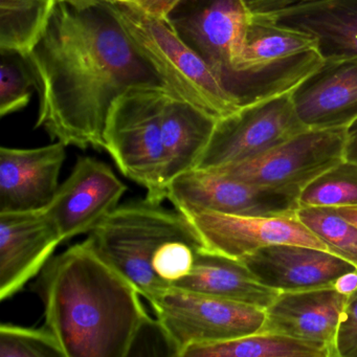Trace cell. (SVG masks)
I'll return each instance as SVG.
<instances>
[{"label": "cell", "mask_w": 357, "mask_h": 357, "mask_svg": "<svg viewBox=\"0 0 357 357\" xmlns=\"http://www.w3.org/2000/svg\"><path fill=\"white\" fill-rule=\"evenodd\" d=\"M24 59L38 93L35 128L80 149L105 150L110 108L129 87L162 85L105 0H56Z\"/></svg>", "instance_id": "6da1fadb"}, {"label": "cell", "mask_w": 357, "mask_h": 357, "mask_svg": "<svg viewBox=\"0 0 357 357\" xmlns=\"http://www.w3.org/2000/svg\"><path fill=\"white\" fill-rule=\"evenodd\" d=\"M36 291L66 357H128L149 315L135 286L89 239L54 257Z\"/></svg>", "instance_id": "7a4b0ae2"}, {"label": "cell", "mask_w": 357, "mask_h": 357, "mask_svg": "<svg viewBox=\"0 0 357 357\" xmlns=\"http://www.w3.org/2000/svg\"><path fill=\"white\" fill-rule=\"evenodd\" d=\"M89 234L98 254L148 302L187 277L206 248L185 214L147 199L116 206Z\"/></svg>", "instance_id": "3957f363"}, {"label": "cell", "mask_w": 357, "mask_h": 357, "mask_svg": "<svg viewBox=\"0 0 357 357\" xmlns=\"http://www.w3.org/2000/svg\"><path fill=\"white\" fill-rule=\"evenodd\" d=\"M142 57L175 97L216 119L241 108L222 79L175 30L170 20L148 15L128 3L105 0Z\"/></svg>", "instance_id": "277c9868"}, {"label": "cell", "mask_w": 357, "mask_h": 357, "mask_svg": "<svg viewBox=\"0 0 357 357\" xmlns=\"http://www.w3.org/2000/svg\"><path fill=\"white\" fill-rule=\"evenodd\" d=\"M323 61L314 37L252 15L227 89L243 107L290 93Z\"/></svg>", "instance_id": "5b68a950"}, {"label": "cell", "mask_w": 357, "mask_h": 357, "mask_svg": "<svg viewBox=\"0 0 357 357\" xmlns=\"http://www.w3.org/2000/svg\"><path fill=\"white\" fill-rule=\"evenodd\" d=\"M170 91L164 85L129 87L110 108L106 122L105 150L123 175L147 191L146 199H167L162 116Z\"/></svg>", "instance_id": "8992f818"}, {"label": "cell", "mask_w": 357, "mask_h": 357, "mask_svg": "<svg viewBox=\"0 0 357 357\" xmlns=\"http://www.w3.org/2000/svg\"><path fill=\"white\" fill-rule=\"evenodd\" d=\"M149 303L177 357L196 344L258 333L266 321V312L261 307L181 288H170Z\"/></svg>", "instance_id": "52a82bcc"}, {"label": "cell", "mask_w": 357, "mask_h": 357, "mask_svg": "<svg viewBox=\"0 0 357 357\" xmlns=\"http://www.w3.org/2000/svg\"><path fill=\"white\" fill-rule=\"evenodd\" d=\"M346 129H307L256 158L213 171L298 197L313 179L344 160Z\"/></svg>", "instance_id": "ba28073f"}, {"label": "cell", "mask_w": 357, "mask_h": 357, "mask_svg": "<svg viewBox=\"0 0 357 357\" xmlns=\"http://www.w3.org/2000/svg\"><path fill=\"white\" fill-rule=\"evenodd\" d=\"M305 130L290 93L243 106L217 120L195 169L215 170L250 160Z\"/></svg>", "instance_id": "9c48e42d"}, {"label": "cell", "mask_w": 357, "mask_h": 357, "mask_svg": "<svg viewBox=\"0 0 357 357\" xmlns=\"http://www.w3.org/2000/svg\"><path fill=\"white\" fill-rule=\"evenodd\" d=\"M167 199L183 214L210 211L236 216H269L294 213L298 208V197L291 194L200 169L173 179Z\"/></svg>", "instance_id": "30bf717a"}, {"label": "cell", "mask_w": 357, "mask_h": 357, "mask_svg": "<svg viewBox=\"0 0 357 357\" xmlns=\"http://www.w3.org/2000/svg\"><path fill=\"white\" fill-rule=\"evenodd\" d=\"M208 250L241 261L275 244L308 246L330 252L294 213L269 216H236L199 211L185 213Z\"/></svg>", "instance_id": "8fae6325"}, {"label": "cell", "mask_w": 357, "mask_h": 357, "mask_svg": "<svg viewBox=\"0 0 357 357\" xmlns=\"http://www.w3.org/2000/svg\"><path fill=\"white\" fill-rule=\"evenodd\" d=\"M126 191V185L105 162L80 156L43 212L64 242L91 233L119 206Z\"/></svg>", "instance_id": "7c38bea8"}, {"label": "cell", "mask_w": 357, "mask_h": 357, "mask_svg": "<svg viewBox=\"0 0 357 357\" xmlns=\"http://www.w3.org/2000/svg\"><path fill=\"white\" fill-rule=\"evenodd\" d=\"M169 20L179 36L210 64L227 89L252 20L243 0H197L194 11Z\"/></svg>", "instance_id": "4fadbf2b"}, {"label": "cell", "mask_w": 357, "mask_h": 357, "mask_svg": "<svg viewBox=\"0 0 357 357\" xmlns=\"http://www.w3.org/2000/svg\"><path fill=\"white\" fill-rule=\"evenodd\" d=\"M62 142L31 149H0V213L45 211L59 189L66 158Z\"/></svg>", "instance_id": "5bb4252c"}, {"label": "cell", "mask_w": 357, "mask_h": 357, "mask_svg": "<svg viewBox=\"0 0 357 357\" xmlns=\"http://www.w3.org/2000/svg\"><path fill=\"white\" fill-rule=\"evenodd\" d=\"M61 243L45 212L0 213V300L43 271Z\"/></svg>", "instance_id": "9a60e30c"}, {"label": "cell", "mask_w": 357, "mask_h": 357, "mask_svg": "<svg viewBox=\"0 0 357 357\" xmlns=\"http://www.w3.org/2000/svg\"><path fill=\"white\" fill-rule=\"evenodd\" d=\"M348 296L333 284L312 289L280 292L265 309L262 331L283 334L323 347L336 357V336Z\"/></svg>", "instance_id": "2e32d148"}, {"label": "cell", "mask_w": 357, "mask_h": 357, "mask_svg": "<svg viewBox=\"0 0 357 357\" xmlns=\"http://www.w3.org/2000/svg\"><path fill=\"white\" fill-rule=\"evenodd\" d=\"M290 97L307 129L348 128L357 120L356 60H324Z\"/></svg>", "instance_id": "e0dca14e"}, {"label": "cell", "mask_w": 357, "mask_h": 357, "mask_svg": "<svg viewBox=\"0 0 357 357\" xmlns=\"http://www.w3.org/2000/svg\"><path fill=\"white\" fill-rule=\"evenodd\" d=\"M241 262L261 283L280 292L332 285L340 275L356 269L331 252L294 244L261 248Z\"/></svg>", "instance_id": "ac0fdd59"}, {"label": "cell", "mask_w": 357, "mask_h": 357, "mask_svg": "<svg viewBox=\"0 0 357 357\" xmlns=\"http://www.w3.org/2000/svg\"><path fill=\"white\" fill-rule=\"evenodd\" d=\"M268 18L314 37L323 60L357 61V0H327Z\"/></svg>", "instance_id": "d6986e66"}, {"label": "cell", "mask_w": 357, "mask_h": 357, "mask_svg": "<svg viewBox=\"0 0 357 357\" xmlns=\"http://www.w3.org/2000/svg\"><path fill=\"white\" fill-rule=\"evenodd\" d=\"M217 120L169 93L162 116L167 189L173 179L196 168L212 137Z\"/></svg>", "instance_id": "ffe728a7"}, {"label": "cell", "mask_w": 357, "mask_h": 357, "mask_svg": "<svg viewBox=\"0 0 357 357\" xmlns=\"http://www.w3.org/2000/svg\"><path fill=\"white\" fill-rule=\"evenodd\" d=\"M173 288L238 301L266 309L280 291L261 283L239 260L204 248L191 273Z\"/></svg>", "instance_id": "44dd1931"}, {"label": "cell", "mask_w": 357, "mask_h": 357, "mask_svg": "<svg viewBox=\"0 0 357 357\" xmlns=\"http://www.w3.org/2000/svg\"><path fill=\"white\" fill-rule=\"evenodd\" d=\"M181 357H330V354L317 344L261 331L227 342L189 347Z\"/></svg>", "instance_id": "7402d4cb"}, {"label": "cell", "mask_w": 357, "mask_h": 357, "mask_svg": "<svg viewBox=\"0 0 357 357\" xmlns=\"http://www.w3.org/2000/svg\"><path fill=\"white\" fill-rule=\"evenodd\" d=\"M56 0H0V51L26 57L47 28Z\"/></svg>", "instance_id": "603a6c76"}, {"label": "cell", "mask_w": 357, "mask_h": 357, "mask_svg": "<svg viewBox=\"0 0 357 357\" xmlns=\"http://www.w3.org/2000/svg\"><path fill=\"white\" fill-rule=\"evenodd\" d=\"M298 206H357V162L344 158L313 179L298 195Z\"/></svg>", "instance_id": "cb8c5ba5"}, {"label": "cell", "mask_w": 357, "mask_h": 357, "mask_svg": "<svg viewBox=\"0 0 357 357\" xmlns=\"http://www.w3.org/2000/svg\"><path fill=\"white\" fill-rule=\"evenodd\" d=\"M296 216L327 245L331 254L357 268V227L326 206H300Z\"/></svg>", "instance_id": "d4e9b609"}, {"label": "cell", "mask_w": 357, "mask_h": 357, "mask_svg": "<svg viewBox=\"0 0 357 357\" xmlns=\"http://www.w3.org/2000/svg\"><path fill=\"white\" fill-rule=\"evenodd\" d=\"M0 357H66L55 336L43 327L0 326Z\"/></svg>", "instance_id": "484cf974"}, {"label": "cell", "mask_w": 357, "mask_h": 357, "mask_svg": "<svg viewBox=\"0 0 357 357\" xmlns=\"http://www.w3.org/2000/svg\"><path fill=\"white\" fill-rule=\"evenodd\" d=\"M0 68V114L9 116L30 103L34 80L24 58L16 54L1 53Z\"/></svg>", "instance_id": "4316f807"}, {"label": "cell", "mask_w": 357, "mask_h": 357, "mask_svg": "<svg viewBox=\"0 0 357 357\" xmlns=\"http://www.w3.org/2000/svg\"><path fill=\"white\" fill-rule=\"evenodd\" d=\"M336 357H357V289L347 298L336 336Z\"/></svg>", "instance_id": "83f0119b"}, {"label": "cell", "mask_w": 357, "mask_h": 357, "mask_svg": "<svg viewBox=\"0 0 357 357\" xmlns=\"http://www.w3.org/2000/svg\"><path fill=\"white\" fill-rule=\"evenodd\" d=\"M327 0H243L252 16L277 15L284 12L325 3Z\"/></svg>", "instance_id": "f1b7e54d"}, {"label": "cell", "mask_w": 357, "mask_h": 357, "mask_svg": "<svg viewBox=\"0 0 357 357\" xmlns=\"http://www.w3.org/2000/svg\"><path fill=\"white\" fill-rule=\"evenodd\" d=\"M183 1L185 0H129L124 3L133 6L148 15L169 20Z\"/></svg>", "instance_id": "f546056e"}, {"label": "cell", "mask_w": 357, "mask_h": 357, "mask_svg": "<svg viewBox=\"0 0 357 357\" xmlns=\"http://www.w3.org/2000/svg\"><path fill=\"white\" fill-rule=\"evenodd\" d=\"M333 287L344 296H350L357 289V268L349 271L334 281Z\"/></svg>", "instance_id": "4dcf8cb0"}, {"label": "cell", "mask_w": 357, "mask_h": 357, "mask_svg": "<svg viewBox=\"0 0 357 357\" xmlns=\"http://www.w3.org/2000/svg\"><path fill=\"white\" fill-rule=\"evenodd\" d=\"M344 158L357 162V120L346 129Z\"/></svg>", "instance_id": "1f68e13d"}, {"label": "cell", "mask_w": 357, "mask_h": 357, "mask_svg": "<svg viewBox=\"0 0 357 357\" xmlns=\"http://www.w3.org/2000/svg\"><path fill=\"white\" fill-rule=\"evenodd\" d=\"M332 210L357 227V206H340V208H332Z\"/></svg>", "instance_id": "d6a6232c"}, {"label": "cell", "mask_w": 357, "mask_h": 357, "mask_svg": "<svg viewBox=\"0 0 357 357\" xmlns=\"http://www.w3.org/2000/svg\"><path fill=\"white\" fill-rule=\"evenodd\" d=\"M110 1H116V3H127L129 0H110Z\"/></svg>", "instance_id": "836d02e7"}]
</instances>
